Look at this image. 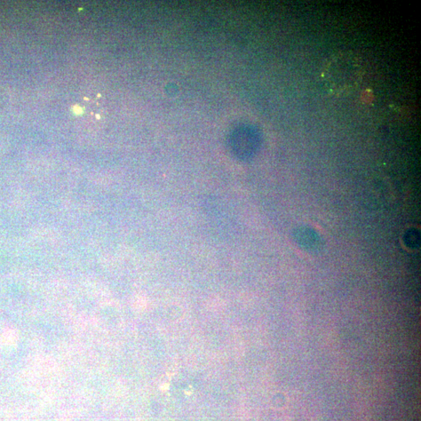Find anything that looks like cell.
<instances>
[{
	"mask_svg": "<svg viewBox=\"0 0 421 421\" xmlns=\"http://www.w3.org/2000/svg\"><path fill=\"white\" fill-rule=\"evenodd\" d=\"M363 75L362 60L354 53H344L329 61L323 71V80L330 92L343 94L361 84Z\"/></svg>",
	"mask_w": 421,
	"mask_h": 421,
	"instance_id": "6da1fadb",
	"label": "cell"
},
{
	"mask_svg": "<svg viewBox=\"0 0 421 421\" xmlns=\"http://www.w3.org/2000/svg\"><path fill=\"white\" fill-rule=\"evenodd\" d=\"M292 236L299 247L308 253H319L324 249L323 238L312 227L299 226L293 231Z\"/></svg>",
	"mask_w": 421,
	"mask_h": 421,
	"instance_id": "7a4b0ae2",
	"label": "cell"
},
{
	"mask_svg": "<svg viewBox=\"0 0 421 421\" xmlns=\"http://www.w3.org/2000/svg\"><path fill=\"white\" fill-rule=\"evenodd\" d=\"M404 243L411 249H417L420 246V232L417 229H408L404 235Z\"/></svg>",
	"mask_w": 421,
	"mask_h": 421,
	"instance_id": "3957f363",
	"label": "cell"
}]
</instances>
